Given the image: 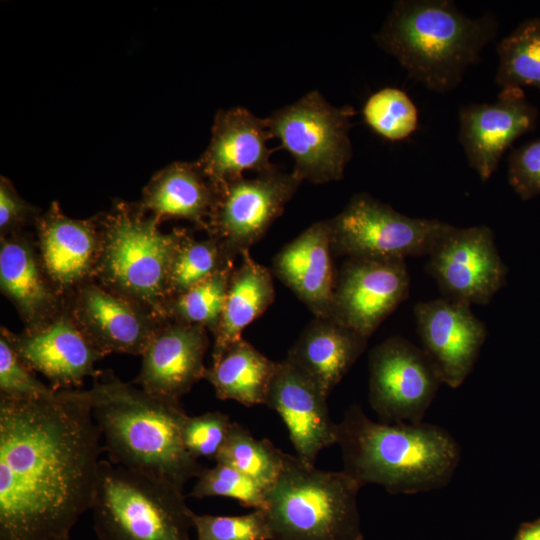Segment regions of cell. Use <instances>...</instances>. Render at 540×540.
I'll list each match as a JSON object with an SVG mask.
<instances>
[{"mask_svg":"<svg viewBox=\"0 0 540 540\" xmlns=\"http://www.w3.org/2000/svg\"><path fill=\"white\" fill-rule=\"evenodd\" d=\"M101 439L87 390L0 397V540L69 536L93 503Z\"/></svg>","mask_w":540,"mask_h":540,"instance_id":"6da1fadb","label":"cell"},{"mask_svg":"<svg viewBox=\"0 0 540 540\" xmlns=\"http://www.w3.org/2000/svg\"><path fill=\"white\" fill-rule=\"evenodd\" d=\"M93 379L87 392L109 461L182 489L198 477L203 468L184 446L180 401L151 395L111 371Z\"/></svg>","mask_w":540,"mask_h":540,"instance_id":"7a4b0ae2","label":"cell"},{"mask_svg":"<svg viewBox=\"0 0 540 540\" xmlns=\"http://www.w3.org/2000/svg\"><path fill=\"white\" fill-rule=\"evenodd\" d=\"M343 470L361 487L382 486L391 494H417L445 487L461 458L456 439L441 426L377 423L352 405L336 423Z\"/></svg>","mask_w":540,"mask_h":540,"instance_id":"3957f363","label":"cell"},{"mask_svg":"<svg viewBox=\"0 0 540 540\" xmlns=\"http://www.w3.org/2000/svg\"><path fill=\"white\" fill-rule=\"evenodd\" d=\"M498 28L494 12L471 18L450 0H399L374 39L414 81L446 93L480 60Z\"/></svg>","mask_w":540,"mask_h":540,"instance_id":"277c9868","label":"cell"},{"mask_svg":"<svg viewBox=\"0 0 540 540\" xmlns=\"http://www.w3.org/2000/svg\"><path fill=\"white\" fill-rule=\"evenodd\" d=\"M360 488L344 470H321L285 453L278 478L266 489L272 540H363Z\"/></svg>","mask_w":540,"mask_h":540,"instance_id":"5b68a950","label":"cell"},{"mask_svg":"<svg viewBox=\"0 0 540 540\" xmlns=\"http://www.w3.org/2000/svg\"><path fill=\"white\" fill-rule=\"evenodd\" d=\"M103 245L96 282L167 320V284L182 229L164 233L140 204L115 201L100 215Z\"/></svg>","mask_w":540,"mask_h":540,"instance_id":"8992f818","label":"cell"},{"mask_svg":"<svg viewBox=\"0 0 540 540\" xmlns=\"http://www.w3.org/2000/svg\"><path fill=\"white\" fill-rule=\"evenodd\" d=\"M99 540H190L183 489L101 460L91 506Z\"/></svg>","mask_w":540,"mask_h":540,"instance_id":"52a82bcc","label":"cell"},{"mask_svg":"<svg viewBox=\"0 0 540 540\" xmlns=\"http://www.w3.org/2000/svg\"><path fill=\"white\" fill-rule=\"evenodd\" d=\"M354 114L352 106L335 107L311 91L265 120L272 138L292 155V173L301 182L319 184L342 179L352 156L349 130Z\"/></svg>","mask_w":540,"mask_h":540,"instance_id":"ba28073f","label":"cell"},{"mask_svg":"<svg viewBox=\"0 0 540 540\" xmlns=\"http://www.w3.org/2000/svg\"><path fill=\"white\" fill-rule=\"evenodd\" d=\"M327 221L333 254L369 259L428 256L452 226L406 216L367 193L354 195Z\"/></svg>","mask_w":540,"mask_h":540,"instance_id":"9c48e42d","label":"cell"},{"mask_svg":"<svg viewBox=\"0 0 540 540\" xmlns=\"http://www.w3.org/2000/svg\"><path fill=\"white\" fill-rule=\"evenodd\" d=\"M301 181L277 168L218 187L206 232L235 260L250 251L282 213Z\"/></svg>","mask_w":540,"mask_h":540,"instance_id":"30bf717a","label":"cell"},{"mask_svg":"<svg viewBox=\"0 0 540 540\" xmlns=\"http://www.w3.org/2000/svg\"><path fill=\"white\" fill-rule=\"evenodd\" d=\"M369 402L384 423H418L442 383L422 348L393 336L369 353Z\"/></svg>","mask_w":540,"mask_h":540,"instance_id":"8fae6325","label":"cell"},{"mask_svg":"<svg viewBox=\"0 0 540 540\" xmlns=\"http://www.w3.org/2000/svg\"><path fill=\"white\" fill-rule=\"evenodd\" d=\"M428 257L427 270L446 298L486 305L506 283L508 268L487 225L451 226Z\"/></svg>","mask_w":540,"mask_h":540,"instance_id":"7c38bea8","label":"cell"},{"mask_svg":"<svg viewBox=\"0 0 540 540\" xmlns=\"http://www.w3.org/2000/svg\"><path fill=\"white\" fill-rule=\"evenodd\" d=\"M404 259L347 258L337 277L330 318L369 338L408 297Z\"/></svg>","mask_w":540,"mask_h":540,"instance_id":"4fadbf2b","label":"cell"},{"mask_svg":"<svg viewBox=\"0 0 540 540\" xmlns=\"http://www.w3.org/2000/svg\"><path fill=\"white\" fill-rule=\"evenodd\" d=\"M20 359L41 373L55 390L77 389L87 377H95L97 361L105 357L89 340L70 310L64 306L43 323L13 333L1 327Z\"/></svg>","mask_w":540,"mask_h":540,"instance_id":"5bb4252c","label":"cell"},{"mask_svg":"<svg viewBox=\"0 0 540 540\" xmlns=\"http://www.w3.org/2000/svg\"><path fill=\"white\" fill-rule=\"evenodd\" d=\"M34 224L41 264L65 302L78 288L96 280L103 245L100 215L73 219L52 202Z\"/></svg>","mask_w":540,"mask_h":540,"instance_id":"9a60e30c","label":"cell"},{"mask_svg":"<svg viewBox=\"0 0 540 540\" xmlns=\"http://www.w3.org/2000/svg\"><path fill=\"white\" fill-rule=\"evenodd\" d=\"M414 316L422 350L443 384L455 389L472 372L487 337L471 305L446 297L419 302Z\"/></svg>","mask_w":540,"mask_h":540,"instance_id":"2e32d148","label":"cell"},{"mask_svg":"<svg viewBox=\"0 0 540 540\" xmlns=\"http://www.w3.org/2000/svg\"><path fill=\"white\" fill-rule=\"evenodd\" d=\"M537 108L523 88L503 87L495 102L460 108L459 140L470 167L485 182L496 171L505 151L520 136L534 130Z\"/></svg>","mask_w":540,"mask_h":540,"instance_id":"e0dca14e","label":"cell"},{"mask_svg":"<svg viewBox=\"0 0 540 540\" xmlns=\"http://www.w3.org/2000/svg\"><path fill=\"white\" fill-rule=\"evenodd\" d=\"M64 303L104 356H141L162 322L142 305L96 281L78 288Z\"/></svg>","mask_w":540,"mask_h":540,"instance_id":"ac0fdd59","label":"cell"},{"mask_svg":"<svg viewBox=\"0 0 540 540\" xmlns=\"http://www.w3.org/2000/svg\"><path fill=\"white\" fill-rule=\"evenodd\" d=\"M323 389L286 357L277 363L265 405L283 420L296 456L315 464L321 450L336 444V423Z\"/></svg>","mask_w":540,"mask_h":540,"instance_id":"d6986e66","label":"cell"},{"mask_svg":"<svg viewBox=\"0 0 540 540\" xmlns=\"http://www.w3.org/2000/svg\"><path fill=\"white\" fill-rule=\"evenodd\" d=\"M208 347L207 329L164 320L141 355L135 383L151 395L180 401L195 383L204 379Z\"/></svg>","mask_w":540,"mask_h":540,"instance_id":"ffe728a7","label":"cell"},{"mask_svg":"<svg viewBox=\"0 0 540 540\" xmlns=\"http://www.w3.org/2000/svg\"><path fill=\"white\" fill-rule=\"evenodd\" d=\"M272 136L266 120L242 107L219 110L214 118L210 143L196 161L217 186L243 177L246 170L271 172L267 146Z\"/></svg>","mask_w":540,"mask_h":540,"instance_id":"44dd1931","label":"cell"},{"mask_svg":"<svg viewBox=\"0 0 540 540\" xmlns=\"http://www.w3.org/2000/svg\"><path fill=\"white\" fill-rule=\"evenodd\" d=\"M328 221H318L273 258V273L317 318L330 316L336 285Z\"/></svg>","mask_w":540,"mask_h":540,"instance_id":"7402d4cb","label":"cell"},{"mask_svg":"<svg viewBox=\"0 0 540 540\" xmlns=\"http://www.w3.org/2000/svg\"><path fill=\"white\" fill-rule=\"evenodd\" d=\"M35 244L21 232L0 238V289L25 328L43 323L64 306L43 269Z\"/></svg>","mask_w":540,"mask_h":540,"instance_id":"603a6c76","label":"cell"},{"mask_svg":"<svg viewBox=\"0 0 540 540\" xmlns=\"http://www.w3.org/2000/svg\"><path fill=\"white\" fill-rule=\"evenodd\" d=\"M217 195L218 187L196 161H177L153 175L139 204L159 222L185 219L206 231Z\"/></svg>","mask_w":540,"mask_h":540,"instance_id":"cb8c5ba5","label":"cell"},{"mask_svg":"<svg viewBox=\"0 0 540 540\" xmlns=\"http://www.w3.org/2000/svg\"><path fill=\"white\" fill-rule=\"evenodd\" d=\"M368 338L330 317H315L286 358L329 395L365 351Z\"/></svg>","mask_w":540,"mask_h":540,"instance_id":"d4e9b609","label":"cell"},{"mask_svg":"<svg viewBox=\"0 0 540 540\" xmlns=\"http://www.w3.org/2000/svg\"><path fill=\"white\" fill-rule=\"evenodd\" d=\"M275 296L272 274L257 263L250 251L241 255L229 281L223 313L214 335L212 362L242 338L243 330L262 315Z\"/></svg>","mask_w":540,"mask_h":540,"instance_id":"484cf974","label":"cell"},{"mask_svg":"<svg viewBox=\"0 0 540 540\" xmlns=\"http://www.w3.org/2000/svg\"><path fill=\"white\" fill-rule=\"evenodd\" d=\"M277 363L241 338L206 369L217 398L245 406L265 404Z\"/></svg>","mask_w":540,"mask_h":540,"instance_id":"4316f807","label":"cell"},{"mask_svg":"<svg viewBox=\"0 0 540 540\" xmlns=\"http://www.w3.org/2000/svg\"><path fill=\"white\" fill-rule=\"evenodd\" d=\"M495 82L501 87L529 86L540 90V17L522 21L496 45Z\"/></svg>","mask_w":540,"mask_h":540,"instance_id":"83f0119b","label":"cell"},{"mask_svg":"<svg viewBox=\"0 0 540 540\" xmlns=\"http://www.w3.org/2000/svg\"><path fill=\"white\" fill-rule=\"evenodd\" d=\"M231 265H234V260L215 238L208 236L198 240L182 229L168 276V303Z\"/></svg>","mask_w":540,"mask_h":540,"instance_id":"f1b7e54d","label":"cell"},{"mask_svg":"<svg viewBox=\"0 0 540 540\" xmlns=\"http://www.w3.org/2000/svg\"><path fill=\"white\" fill-rule=\"evenodd\" d=\"M284 454L271 441L257 439L243 426L233 422L215 461L241 471L267 489L283 468Z\"/></svg>","mask_w":540,"mask_h":540,"instance_id":"f546056e","label":"cell"},{"mask_svg":"<svg viewBox=\"0 0 540 540\" xmlns=\"http://www.w3.org/2000/svg\"><path fill=\"white\" fill-rule=\"evenodd\" d=\"M234 268L231 265L171 299L167 306V319L203 327L214 336Z\"/></svg>","mask_w":540,"mask_h":540,"instance_id":"4dcf8cb0","label":"cell"},{"mask_svg":"<svg viewBox=\"0 0 540 540\" xmlns=\"http://www.w3.org/2000/svg\"><path fill=\"white\" fill-rule=\"evenodd\" d=\"M366 124L389 141H401L418 127V110L406 92L386 87L373 93L363 106Z\"/></svg>","mask_w":540,"mask_h":540,"instance_id":"1f68e13d","label":"cell"},{"mask_svg":"<svg viewBox=\"0 0 540 540\" xmlns=\"http://www.w3.org/2000/svg\"><path fill=\"white\" fill-rule=\"evenodd\" d=\"M190 496L227 497L245 507L266 508V488L241 471L221 463L202 469Z\"/></svg>","mask_w":540,"mask_h":540,"instance_id":"d6a6232c","label":"cell"},{"mask_svg":"<svg viewBox=\"0 0 540 540\" xmlns=\"http://www.w3.org/2000/svg\"><path fill=\"white\" fill-rule=\"evenodd\" d=\"M193 528L197 540H272L264 509L237 516L194 513Z\"/></svg>","mask_w":540,"mask_h":540,"instance_id":"836d02e7","label":"cell"},{"mask_svg":"<svg viewBox=\"0 0 540 540\" xmlns=\"http://www.w3.org/2000/svg\"><path fill=\"white\" fill-rule=\"evenodd\" d=\"M232 423L227 414L219 411L187 415L182 429L185 448L196 459L216 460Z\"/></svg>","mask_w":540,"mask_h":540,"instance_id":"e575fe53","label":"cell"},{"mask_svg":"<svg viewBox=\"0 0 540 540\" xmlns=\"http://www.w3.org/2000/svg\"><path fill=\"white\" fill-rule=\"evenodd\" d=\"M33 372L0 334V397L30 400L52 395L56 390Z\"/></svg>","mask_w":540,"mask_h":540,"instance_id":"d590c367","label":"cell"},{"mask_svg":"<svg viewBox=\"0 0 540 540\" xmlns=\"http://www.w3.org/2000/svg\"><path fill=\"white\" fill-rule=\"evenodd\" d=\"M507 176L511 188L520 199L527 201L540 195V139L510 153Z\"/></svg>","mask_w":540,"mask_h":540,"instance_id":"8d00e7d4","label":"cell"},{"mask_svg":"<svg viewBox=\"0 0 540 540\" xmlns=\"http://www.w3.org/2000/svg\"><path fill=\"white\" fill-rule=\"evenodd\" d=\"M40 215L38 209L26 202L4 176L0 177V234L19 233L21 228Z\"/></svg>","mask_w":540,"mask_h":540,"instance_id":"74e56055","label":"cell"},{"mask_svg":"<svg viewBox=\"0 0 540 540\" xmlns=\"http://www.w3.org/2000/svg\"><path fill=\"white\" fill-rule=\"evenodd\" d=\"M514 540H540V518L521 525Z\"/></svg>","mask_w":540,"mask_h":540,"instance_id":"f35d334b","label":"cell"},{"mask_svg":"<svg viewBox=\"0 0 540 540\" xmlns=\"http://www.w3.org/2000/svg\"><path fill=\"white\" fill-rule=\"evenodd\" d=\"M50 540H70V537L67 536V537H59V538H53V539H50Z\"/></svg>","mask_w":540,"mask_h":540,"instance_id":"ab89813d","label":"cell"}]
</instances>
